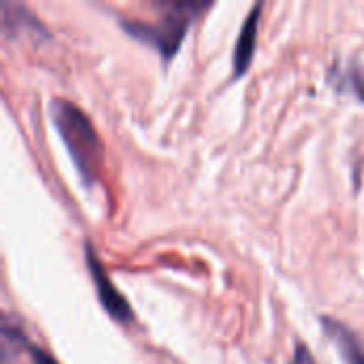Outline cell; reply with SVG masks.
<instances>
[{
  "label": "cell",
  "instance_id": "6da1fadb",
  "mask_svg": "<svg viewBox=\"0 0 364 364\" xmlns=\"http://www.w3.org/2000/svg\"><path fill=\"white\" fill-rule=\"evenodd\" d=\"M49 117L66 145L81 181L85 186L96 183L105 162V145L87 113L66 98H53L49 102Z\"/></svg>",
  "mask_w": 364,
  "mask_h": 364
},
{
  "label": "cell",
  "instance_id": "7a4b0ae2",
  "mask_svg": "<svg viewBox=\"0 0 364 364\" xmlns=\"http://www.w3.org/2000/svg\"><path fill=\"white\" fill-rule=\"evenodd\" d=\"M156 9L162 11L158 21H141V19H124L122 28L128 36L151 45L158 53L168 62L179 51L192 21L209 9L203 2H158Z\"/></svg>",
  "mask_w": 364,
  "mask_h": 364
},
{
  "label": "cell",
  "instance_id": "52a82bcc",
  "mask_svg": "<svg viewBox=\"0 0 364 364\" xmlns=\"http://www.w3.org/2000/svg\"><path fill=\"white\" fill-rule=\"evenodd\" d=\"M337 75V87L343 92H354L364 100V73L358 66H348L343 70H333Z\"/></svg>",
  "mask_w": 364,
  "mask_h": 364
},
{
  "label": "cell",
  "instance_id": "5b68a950",
  "mask_svg": "<svg viewBox=\"0 0 364 364\" xmlns=\"http://www.w3.org/2000/svg\"><path fill=\"white\" fill-rule=\"evenodd\" d=\"M258 23H260V4H256L247 19L243 21V28L239 32L237 45H235V55H232V68L235 77H243L252 64L254 49H256V38H258Z\"/></svg>",
  "mask_w": 364,
  "mask_h": 364
},
{
  "label": "cell",
  "instance_id": "8992f818",
  "mask_svg": "<svg viewBox=\"0 0 364 364\" xmlns=\"http://www.w3.org/2000/svg\"><path fill=\"white\" fill-rule=\"evenodd\" d=\"M322 328L326 333V337L331 339V343L337 348L339 356L343 358L346 364H364V348L360 339L348 328L343 326L339 320L333 318H322Z\"/></svg>",
  "mask_w": 364,
  "mask_h": 364
},
{
  "label": "cell",
  "instance_id": "277c9868",
  "mask_svg": "<svg viewBox=\"0 0 364 364\" xmlns=\"http://www.w3.org/2000/svg\"><path fill=\"white\" fill-rule=\"evenodd\" d=\"M23 32L28 34H43L47 36L45 26L36 19L28 6L19 2H2L0 0V34L6 38H17Z\"/></svg>",
  "mask_w": 364,
  "mask_h": 364
},
{
  "label": "cell",
  "instance_id": "9c48e42d",
  "mask_svg": "<svg viewBox=\"0 0 364 364\" xmlns=\"http://www.w3.org/2000/svg\"><path fill=\"white\" fill-rule=\"evenodd\" d=\"M290 364H316L309 348L305 343H296L294 348V356H292V363Z\"/></svg>",
  "mask_w": 364,
  "mask_h": 364
},
{
  "label": "cell",
  "instance_id": "ba28073f",
  "mask_svg": "<svg viewBox=\"0 0 364 364\" xmlns=\"http://www.w3.org/2000/svg\"><path fill=\"white\" fill-rule=\"evenodd\" d=\"M26 352H28L32 364H60L51 354H47L43 348H38V346H34V343H28V346H26Z\"/></svg>",
  "mask_w": 364,
  "mask_h": 364
},
{
  "label": "cell",
  "instance_id": "3957f363",
  "mask_svg": "<svg viewBox=\"0 0 364 364\" xmlns=\"http://www.w3.org/2000/svg\"><path fill=\"white\" fill-rule=\"evenodd\" d=\"M85 264H87L90 275H92V282H94V288H96V296H98L102 309L113 320H117V322H124V324L134 322V311H132L130 303L115 288V284L107 275L102 262L98 260V256H96V252H94V247L90 243H85Z\"/></svg>",
  "mask_w": 364,
  "mask_h": 364
}]
</instances>
